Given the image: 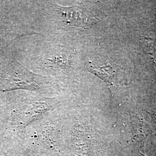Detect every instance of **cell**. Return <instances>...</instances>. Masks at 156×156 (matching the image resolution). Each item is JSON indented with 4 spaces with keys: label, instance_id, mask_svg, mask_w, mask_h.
<instances>
[{
    "label": "cell",
    "instance_id": "6da1fadb",
    "mask_svg": "<svg viewBox=\"0 0 156 156\" xmlns=\"http://www.w3.org/2000/svg\"><path fill=\"white\" fill-rule=\"evenodd\" d=\"M89 71L95 75L104 80L111 87L115 89L125 82V73L119 67H115L111 64H105L101 66H90Z\"/></svg>",
    "mask_w": 156,
    "mask_h": 156
},
{
    "label": "cell",
    "instance_id": "7a4b0ae2",
    "mask_svg": "<svg viewBox=\"0 0 156 156\" xmlns=\"http://www.w3.org/2000/svg\"><path fill=\"white\" fill-rule=\"evenodd\" d=\"M56 10L61 20L69 26L82 27L91 24V19L88 13L78 6L56 5Z\"/></svg>",
    "mask_w": 156,
    "mask_h": 156
},
{
    "label": "cell",
    "instance_id": "3957f363",
    "mask_svg": "<svg viewBox=\"0 0 156 156\" xmlns=\"http://www.w3.org/2000/svg\"><path fill=\"white\" fill-rule=\"evenodd\" d=\"M45 65L55 71H67L71 67V60L67 53L58 52L46 58Z\"/></svg>",
    "mask_w": 156,
    "mask_h": 156
},
{
    "label": "cell",
    "instance_id": "277c9868",
    "mask_svg": "<svg viewBox=\"0 0 156 156\" xmlns=\"http://www.w3.org/2000/svg\"><path fill=\"white\" fill-rule=\"evenodd\" d=\"M48 108L47 104L45 102L33 104L26 108V110L23 112V116L29 122L35 117L39 116L41 113L47 110Z\"/></svg>",
    "mask_w": 156,
    "mask_h": 156
},
{
    "label": "cell",
    "instance_id": "5b68a950",
    "mask_svg": "<svg viewBox=\"0 0 156 156\" xmlns=\"http://www.w3.org/2000/svg\"><path fill=\"white\" fill-rule=\"evenodd\" d=\"M133 156H146L145 154L142 153L140 150H135L133 152Z\"/></svg>",
    "mask_w": 156,
    "mask_h": 156
}]
</instances>
